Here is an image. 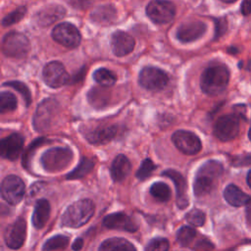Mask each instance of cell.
Returning a JSON list of instances; mask_svg holds the SVG:
<instances>
[{
    "label": "cell",
    "mask_w": 251,
    "mask_h": 251,
    "mask_svg": "<svg viewBox=\"0 0 251 251\" xmlns=\"http://www.w3.org/2000/svg\"><path fill=\"white\" fill-rule=\"evenodd\" d=\"M229 80V71L223 64H215L207 67L202 73L200 86L203 92L208 95H218L227 86Z\"/></svg>",
    "instance_id": "6da1fadb"
},
{
    "label": "cell",
    "mask_w": 251,
    "mask_h": 251,
    "mask_svg": "<svg viewBox=\"0 0 251 251\" xmlns=\"http://www.w3.org/2000/svg\"><path fill=\"white\" fill-rule=\"evenodd\" d=\"M94 203L90 199H81L67 208L62 216V225L69 227H79L85 225L93 216Z\"/></svg>",
    "instance_id": "7a4b0ae2"
},
{
    "label": "cell",
    "mask_w": 251,
    "mask_h": 251,
    "mask_svg": "<svg viewBox=\"0 0 251 251\" xmlns=\"http://www.w3.org/2000/svg\"><path fill=\"white\" fill-rule=\"evenodd\" d=\"M73 152L69 148L55 147L45 151L40 159L43 169L48 173H58L65 170L73 160Z\"/></svg>",
    "instance_id": "3957f363"
},
{
    "label": "cell",
    "mask_w": 251,
    "mask_h": 251,
    "mask_svg": "<svg viewBox=\"0 0 251 251\" xmlns=\"http://www.w3.org/2000/svg\"><path fill=\"white\" fill-rule=\"evenodd\" d=\"M59 103L53 98H46L38 104L33 116V126L37 131L48 129L59 112Z\"/></svg>",
    "instance_id": "277c9868"
},
{
    "label": "cell",
    "mask_w": 251,
    "mask_h": 251,
    "mask_svg": "<svg viewBox=\"0 0 251 251\" xmlns=\"http://www.w3.org/2000/svg\"><path fill=\"white\" fill-rule=\"evenodd\" d=\"M29 50L27 37L18 31L8 32L2 40V51L10 58L20 59L25 57Z\"/></svg>",
    "instance_id": "5b68a950"
},
{
    "label": "cell",
    "mask_w": 251,
    "mask_h": 251,
    "mask_svg": "<svg viewBox=\"0 0 251 251\" xmlns=\"http://www.w3.org/2000/svg\"><path fill=\"white\" fill-rule=\"evenodd\" d=\"M236 114H227L220 117L214 126L215 136L222 141H229L239 133L240 123Z\"/></svg>",
    "instance_id": "8992f818"
},
{
    "label": "cell",
    "mask_w": 251,
    "mask_h": 251,
    "mask_svg": "<svg viewBox=\"0 0 251 251\" xmlns=\"http://www.w3.org/2000/svg\"><path fill=\"white\" fill-rule=\"evenodd\" d=\"M146 14L156 24H167L174 19L176 7L168 0H152L146 7Z\"/></svg>",
    "instance_id": "52a82bcc"
},
{
    "label": "cell",
    "mask_w": 251,
    "mask_h": 251,
    "mask_svg": "<svg viewBox=\"0 0 251 251\" xmlns=\"http://www.w3.org/2000/svg\"><path fill=\"white\" fill-rule=\"evenodd\" d=\"M24 194L25 183L18 176L10 175L2 180L1 195L7 203L17 205L23 199Z\"/></svg>",
    "instance_id": "ba28073f"
},
{
    "label": "cell",
    "mask_w": 251,
    "mask_h": 251,
    "mask_svg": "<svg viewBox=\"0 0 251 251\" xmlns=\"http://www.w3.org/2000/svg\"><path fill=\"white\" fill-rule=\"evenodd\" d=\"M168 82V75L156 67H145L139 74V83L145 89L161 90Z\"/></svg>",
    "instance_id": "9c48e42d"
},
{
    "label": "cell",
    "mask_w": 251,
    "mask_h": 251,
    "mask_svg": "<svg viewBox=\"0 0 251 251\" xmlns=\"http://www.w3.org/2000/svg\"><path fill=\"white\" fill-rule=\"evenodd\" d=\"M53 39L68 48H75L80 43V33L78 29L70 23H62L52 30Z\"/></svg>",
    "instance_id": "30bf717a"
},
{
    "label": "cell",
    "mask_w": 251,
    "mask_h": 251,
    "mask_svg": "<svg viewBox=\"0 0 251 251\" xmlns=\"http://www.w3.org/2000/svg\"><path fill=\"white\" fill-rule=\"evenodd\" d=\"M42 77L45 83L52 88H58L65 85L70 79L65 67L60 62L56 61L45 65L42 71Z\"/></svg>",
    "instance_id": "8fae6325"
},
{
    "label": "cell",
    "mask_w": 251,
    "mask_h": 251,
    "mask_svg": "<svg viewBox=\"0 0 251 251\" xmlns=\"http://www.w3.org/2000/svg\"><path fill=\"white\" fill-rule=\"evenodd\" d=\"M172 140L176 147L186 155L197 154L202 147L199 137L188 130H176L173 134Z\"/></svg>",
    "instance_id": "7c38bea8"
},
{
    "label": "cell",
    "mask_w": 251,
    "mask_h": 251,
    "mask_svg": "<svg viewBox=\"0 0 251 251\" xmlns=\"http://www.w3.org/2000/svg\"><path fill=\"white\" fill-rule=\"evenodd\" d=\"M26 223L23 218L17 219L15 222L7 226L4 232V240L6 245L11 249H19L25 240Z\"/></svg>",
    "instance_id": "4fadbf2b"
},
{
    "label": "cell",
    "mask_w": 251,
    "mask_h": 251,
    "mask_svg": "<svg viewBox=\"0 0 251 251\" xmlns=\"http://www.w3.org/2000/svg\"><path fill=\"white\" fill-rule=\"evenodd\" d=\"M207 29V25L200 21L187 22L180 25L176 30V37L183 43L192 42L200 38Z\"/></svg>",
    "instance_id": "5bb4252c"
},
{
    "label": "cell",
    "mask_w": 251,
    "mask_h": 251,
    "mask_svg": "<svg viewBox=\"0 0 251 251\" xmlns=\"http://www.w3.org/2000/svg\"><path fill=\"white\" fill-rule=\"evenodd\" d=\"M103 226L108 228L120 229L129 232H133L138 228L136 222L123 212H117L106 216L103 220Z\"/></svg>",
    "instance_id": "9a60e30c"
},
{
    "label": "cell",
    "mask_w": 251,
    "mask_h": 251,
    "mask_svg": "<svg viewBox=\"0 0 251 251\" xmlns=\"http://www.w3.org/2000/svg\"><path fill=\"white\" fill-rule=\"evenodd\" d=\"M25 139L20 133H12L1 140L0 153L1 156L8 160H16L24 146Z\"/></svg>",
    "instance_id": "2e32d148"
},
{
    "label": "cell",
    "mask_w": 251,
    "mask_h": 251,
    "mask_svg": "<svg viewBox=\"0 0 251 251\" xmlns=\"http://www.w3.org/2000/svg\"><path fill=\"white\" fill-rule=\"evenodd\" d=\"M66 10L64 7L56 4L44 6L35 14V22L40 26H48L59 21L65 16Z\"/></svg>",
    "instance_id": "e0dca14e"
},
{
    "label": "cell",
    "mask_w": 251,
    "mask_h": 251,
    "mask_svg": "<svg viewBox=\"0 0 251 251\" xmlns=\"http://www.w3.org/2000/svg\"><path fill=\"white\" fill-rule=\"evenodd\" d=\"M111 48L116 56H126L133 50L134 39L125 31H116L111 38Z\"/></svg>",
    "instance_id": "ac0fdd59"
},
{
    "label": "cell",
    "mask_w": 251,
    "mask_h": 251,
    "mask_svg": "<svg viewBox=\"0 0 251 251\" xmlns=\"http://www.w3.org/2000/svg\"><path fill=\"white\" fill-rule=\"evenodd\" d=\"M162 175L173 179L176 185V204L178 208L185 209L188 205V198L186 194L187 185L183 176L175 170H167L163 172Z\"/></svg>",
    "instance_id": "d6986e66"
},
{
    "label": "cell",
    "mask_w": 251,
    "mask_h": 251,
    "mask_svg": "<svg viewBox=\"0 0 251 251\" xmlns=\"http://www.w3.org/2000/svg\"><path fill=\"white\" fill-rule=\"evenodd\" d=\"M118 132V127L115 126H106L95 127L86 133V139L92 144H105L112 140Z\"/></svg>",
    "instance_id": "ffe728a7"
},
{
    "label": "cell",
    "mask_w": 251,
    "mask_h": 251,
    "mask_svg": "<svg viewBox=\"0 0 251 251\" xmlns=\"http://www.w3.org/2000/svg\"><path fill=\"white\" fill-rule=\"evenodd\" d=\"M131 164L127 157L123 154L118 155L111 166V176L114 181L120 182L124 180L130 173Z\"/></svg>",
    "instance_id": "44dd1931"
},
{
    "label": "cell",
    "mask_w": 251,
    "mask_h": 251,
    "mask_svg": "<svg viewBox=\"0 0 251 251\" xmlns=\"http://www.w3.org/2000/svg\"><path fill=\"white\" fill-rule=\"evenodd\" d=\"M224 197L226 201L234 207L246 205L250 200L249 195L244 193L239 187L234 184H228L224 191Z\"/></svg>",
    "instance_id": "7402d4cb"
},
{
    "label": "cell",
    "mask_w": 251,
    "mask_h": 251,
    "mask_svg": "<svg viewBox=\"0 0 251 251\" xmlns=\"http://www.w3.org/2000/svg\"><path fill=\"white\" fill-rule=\"evenodd\" d=\"M50 216V204L46 199H39L34 207L32 224L35 228H42Z\"/></svg>",
    "instance_id": "603a6c76"
},
{
    "label": "cell",
    "mask_w": 251,
    "mask_h": 251,
    "mask_svg": "<svg viewBox=\"0 0 251 251\" xmlns=\"http://www.w3.org/2000/svg\"><path fill=\"white\" fill-rule=\"evenodd\" d=\"M117 17L116 9L110 5H102L97 7L91 14V19L100 25H109L112 24Z\"/></svg>",
    "instance_id": "cb8c5ba5"
},
{
    "label": "cell",
    "mask_w": 251,
    "mask_h": 251,
    "mask_svg": "<svg viewBox=\"0 0 251 251\" xmlns=\"http://www.w3.org/2000/svg\"><path fill=\"white\" fill-rule=\"evenodd\" d=\"M110 91L105 86L93 87L87 93L88 102L95 108H102L110 102Z\"/></svg>",
    "instance_id": "d4e9b609"
},
{
    "label": "cell",
    "mask_w": 251,
    "mask_h": 251,
    "mask_svg": "<svg viewBox=\"0 0 251 251\" xmlns=\"http://www.w3.org/2000/svg\"><path fill=\"white\" fill-rule=\"evenodd\" d=\"M99 251H136V249L128 240L113 237L104 240L99 247Z\"/></svg>",
    "instance_id": "484cf974"
},
{
    "label": "cell",
    "mask_w": 251,
    "mask_h": 251,
    "mask_svg": "<svg viewBox=\"0 0 251 251\" xmlns=\"http://www.w3.org/2000/svg\"><path fill=\"white\" fill-rule=\"evenodd\" d=\"M224 172L223 165L215 160H210L206 163H204L198 170L197 174L198 176H203L206 177H209L211 179L216 180L219 178Z\"/></svg>",
    "instance_id": "4316f807"
},
{
    "label": "cell",
    "mask_w": 251,
    "mask_h": 251,
    "mask_svg": "<svg viewBox=\"0 0 251 251\" xmlns=\"http://www.w3.org/2000/svg\"><path fill=\"white\" fill-rule=\"evenodd\" d=\"M214 184H215V180L206 176L196 175L194 184H193L194 194L198 197L204 196L209 192H211V190L214 187Z\"/></svg>",
    "instance_id": "83f0119b"
},
{
    "label": "cell",
    "mask_w": 251,
    "mask_h": 251,
    "mask_svg": "<svg viewBox=\"0 0 251 251\" xmlns=\"http://www.w3.org/2000/svg\"><path fill=\"white\" fill-rule=\"evenodd\" d=\"M94 167V162L88 158H82L77 167L67 175L68 179H77L86 176Z\"/></svg>",
    "instance_id": "f1b7e54d"
},
{
    "label": "cell",
    "mask_w": 251,
    "mask_h": 251,
    "mask_svg": "<svg viewBox=\"0 0 251 251\" xmlns=\"http://www.w3.org/2000/svg\"><path fill=\"white\" fill-rule=\"evenodd\" d=\"M93 78L96 82L105 87L113 85L117 80L116 75L112 71L105 68H100L96 70L93 74Z\"/></svg>",
    "instance_id": "f546056e"
},
{
    "label": "cell",
    "mask_w": 251,
    "mask_h": 251,
    "mask_svg": "<svg viewBox=\"0 0 251 251\" xmlns=\"http://www.w3.org/2000/svg\"><path fill=\"white\" fill-rule=\"evenodd\" d=\"M69 237L62 234H57L45 241L42 246V251H55L58 249H65L69 244Z\"/></svg>",
    "instance_id": "4dcf8cb0"
},
{
    "label": "cell",
    "mask_w": 251,
    "mask_h": 251,
    "mask_svg": "<svg viewBox=\"0 0 251 251\" xmlns=\"http://www.w3.org/2000/svg\"><path fill=\"white\" fill-rule=\"evenodd\" d=\"M151 195L159 202H167L170 200L172 192L170 187L164 182H155L150 187Z\"/></svg>",
    "instance_id": "1f68e13d"
},
{
    "label": "cell",
    "mask_w": 251,
    "mask_h": 251,
    "mask_svg": "<svg viewBox=\"0 0 251 251\" xmlns=\"http://www.w3.org/2000/svg\"><path fill=\"white\" fill-rule=\"evenodd\" d=\"M17 98L8 91H3L0 94V112L2 114L12 112L17 108Z\"/></svg>",
    "instance_id": "d6a6232c"
},
{
    "label": "cell",
    "mask_w": 251,
    "mask_h": 251,
    "mask_svg": "<svg viewBox=\"0 0 251 251\" xmlns=\"http://www.w3.org/2000/svg\"><path fill=\"white\" fill-rule=\"evenodd\" d=\"M195 235H196V231L193 227L184 226L177 230L176 239H177V242L181 246L185 247V246H188L192 242Z\"/></svg>",
    "instance_id": "836d02e7"
},
{
    "label": "cell",
    "mask_w": 251,
    "mask_h": 251,
    "mask_svg": "<svg viewBox=\"0 0 251 251\" xmlns=\"http://www.w3.org/2000/svg\"><path fill=\"white\" fill-rule=\"evenodd\" d=\"M4 86H10L12 88H15L18 92L21 93V95L23 96V98L25 101V105L28 107L29 104L31 103V94L29 89L27 88V86L19 80H12V81H7L3 84Z\"/></svg>",
    "instance_id": "e575fe53"
},
{
    "label": "cell",
    "mask_w": 251,
    "mask_h": 251,
    "mask_svg": "<svg viewBox=\"0 0 251 251\" xmlns=\"http://www.w3.org/2000/svg\"><path fill=\"white\" fill-rule=\"evenodd\" d=\"M47 141H48V140H47L46 138H44V137H39V138H36L35 140H33V141L29 144V146L27 147V149L25 150V152L24 155H23V166H24L25 169H27L29 160H30V158L32 157L34 151H35L39 146H41L43 143H45V142H47Z\"/></svg>",
    "instance_id": "d590c367"
},
{
    "label": "cell",
    "mask_w": 251,
    "mask_h": 251,
    "mask_svg": "<svg viewBox=\"0 0 251 251\" xmlns=\"http://www.w3.org/2000/svg\"><path fill=\"white\" fill-rule=\"evenodd\" d=\"M25 12H26L25 7H19L18 9L14 10L10 14H8L6 17H4V19L2 20V25L8 26L15 23H18L24 18V16L25 15Z\"/></svg>",
    "instance_id": "8d00e7d4"
},
{
    "label": "cell",
    "mask_w": 251,
    "mask_h": 251,
    "mask_svg": "<svg viewBox=\"0 0 251 251\" xmlns=\"http://www.w3.org/2000/svg\"><path fill=\"white\" fill-rule=\"evenodd\" d=\"M185 219L190 225L195 226H201L205 223L206 216L203 211L199 209H193L185 215Z\"/></svg>",
    "instance_id": "74e56055"
},
{
    "label": "cell",
    "mask_w": 251,
    "mask_h": 251,
    "mask_svg": "<svg viewBox=\"0 0 251 251\" xmlns=\"http://www.w3.org/2000/svg\"><path fill=\"white\" fill-rule=\"evenodd\" d=\"M155 169H156V165L150 159H145L141 163L138 171L136 172V176L140 180H144L145 178H147L152 174V172Z\"/></svg>",
    "instance_id": "f35d334b"
},
{
    "label": "cell",
    "mask_w": 251,
    "mask_h": 251,
    "mask_svg": "<svg viewBox=\"0 0 251 251\" xmlns=\"http://www.w3.org/2000/svg\"><path fill=\"white\" fill-rule=\"evenodd\" d=\"M169 250V241L163 237L153 238L149 241L146 251H168Z\"/></svg>",
    "instance_id": "ab89813d"
},
{
    "label": "cell",
    "mask_w": 251,
    "mask_h": 251,
    "mask_svg": "<svg viewBox=\"0 0 251 251\" xmlns=\"http://www.w3.org/2000/svg\"><path fill=\"white\" fill-rule=\"evenodd\" d=\"M232 164L233 166H251V153L235 157Z\"/></svg>",
    "instance_id": "60d3db41"
},
{
    "label": "cell",
    "mask_w": 251,
    "mask_h": 251,
    "mask_svg": "<svg viewBox=\"0 0 251 251\" xmlns=\"http://www.w3.org/2000/svg\"><path fill=\"white\" fill-rule=\"evenodd\" d=\"M226 19H219L216 21V32H215V37L218 38L221 35L225 33L226 30Z\"/></svg>",
    "instance_id": "b9f144b4"
},
{
    "label": "cell",
    "mask_w": 251,
    "mask_h": 251,
    "mask_svg": "<svg viewBox=\"0 0 251 251\" xmlns=\"http://www.w3.org/2000/svg\"><path fill=\"white\" fill-rule=\"evenodd\" d=\"M70 3L75 9L86 10L91 6L92 0H70Z\"/></svg>",
    "instance_id": "7bdbcfd3"
},
{
    "label": "cell",
    "mask_w": 251,
    "mask_h": 251,
    "mask_svg": "<svg viewBox=\"0 0 251 251\" xmlns=\"http://www.w3.org/2000/svg\"><path fill=\"white\" fill-rule=\"evenodd\" d=\"M241 12L245 16L251 14V0H243L242 1Z\"/></svg>",
    "instance_id": "ee69618b"
},
{
    "label": "cell",
    "mask_w": 251,
    "mask_h": 251,
    "mask_svg": "<svg viewBox=\"0 0 251 251\" xmlns=\"http://www.w3.org/2000/svg\"><path fill=\"white\" fill-rule=\"evenodd\" d=\"M246 225L251 229V198L246 204Z\"/></svg>",
    "instance_id": "f6af8a7d"
},
{
    "label": "cell",
    "mask_w": 251,
    "mask_h": 251,
    "mask_svg": "<svg viewBox=\"0 0 251 251\" xmlns=\"http://www.w3.org/2000/svg\"><path fill=\"white\" fill-rule=\"evenodd\" d=\"M82 245H83V240L81 238H77L74 241L72 248L74 251H79L82 248Z\"/></svg>",
    "instance_id": "bcb514c9"
},
{
    "label": "cell",
    "mask_w": 251,
    "mask_h": 251,
    "mask_svg": "<svg viewBox=\"0 0 251 251\" xmlns=\"http://www.w3.org/2000/svg\"><path fill=\"white\" fill-rule=\"evenodd\" d=\"M246 181H247V184L248 186L251 188V170L248 172L247 174V176H246Z\"/></svg>",
    "instance_id": "7dc6e473"
},
{
    "label": "cell",
    "mask_w": 251,
    "mask_h": 251,
    "mask_svg": "<svg viewBox=\"0 0 251 251\" xmlns=\"http://www.w3.org/2000/svg\"><path fill=\"white\" fill-rule=\"evenodd\" d=\"M221 1H223V2H225V3H233V2H235L236 0H221Z\"/></svg>",
    "instance_id": "c3c4849f"
},
{
    "label": "cell",
    "mask_w": 251,
    "mask_h": 251,
    "mask_svg": "<svg viewBox=\"0 0 251 251\" xmlns=\"http://www.w3.org/2000/svg\"><path fill=\"white\" fill-rule=\"evenodd\" d=\"M248 136H249V139L251 140V128L249 129V133H248Z\"/></svg>",
    "instance_id": "681fc988"
}]
</instances>
